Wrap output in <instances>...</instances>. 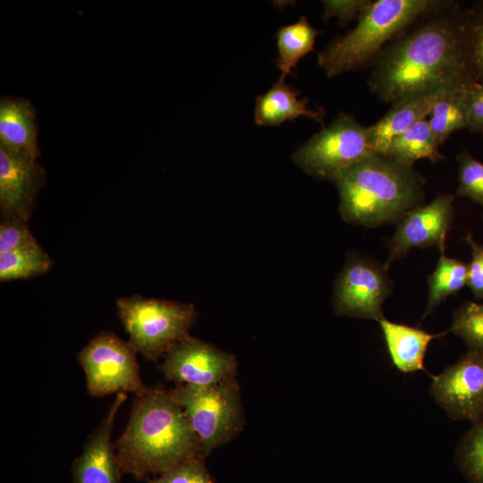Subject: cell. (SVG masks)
Wrapping results in <instances>:
<instances>
[{
  "instance_id": "cell-1",
  "label": "cell",
  "mask_w": 483,
  "mask_h": 483,
  "mask_svg": "<svg viewBox=\"0 0 483 483\" xmlns=\"http://www.w3.org/2000/svg\"><path fill=\"white\" fill-rule=\"evenodd\" d=\"M471 18L442 3L429 19L376 58L369 85L384 102L451 91L475 81L470 65Z\"/></svg>"
},
{
  "instance_id": "cell-2",
  "label": "cell",
  "mask_w": 483,
  "mask_h": 483,
  "mask_svg": "<svg viewBox=\"0 0 483 483\" xmlns=\"http://www.w3.org/2000/svg\"><path fill=\"white\" fill-rule=\"evenodd\" d=\"M114 446L121 474L139 480L203 457L183 409L160 387L135 395L128 424Z\"/></svg>"
},
{
  "instance_id": "cell-3",
  "label": "cell",
  "mask_w": 483,
  "mask_h": 483,
  "mask_svg": "<svg viewBox=\"0 0 483 483\" xmlns=\"http://www.w3.org/2000/svg\"><path fill=\"white\" fill-rule=\"evenodd\" d=\"M342 218L368 227L400 220L423 199L424 181L412 166L372 153L332 181Z\"/></svg>"
},
{
  "instance_id": "cell-4",
  "label": "cell",
  "mask_w": 483,
  "mask_h": 483,
  "mask_svg": "<svg viewBox=\"0 0 483 483\" xmlns=\"http://www.w3.org/2000/svg\"><path fill=\"white\" fill-rule=\"evenodd\" d=\"M441 2L430 0H377L345 35L333 39L318 55L328 77L359 69L380 54L386 43Z\"/></svg>"
},
{
  "instance_id": "cell-5",
  "label": "cell",
  "mask_w": 483,
  "mask_h": 483,
  "mask_svg": "<svg viewBox=\"0 0 483 483\" xmlns=\"http://www.w3.org/2000/svg\"><path fill=\"white\" fill-rule=\"evenodd\" d=\"M168 393L186 413L204 458L229 443L243 428L244 412L235 377L209 386L178 385Z\"/></svg>"
},
{
  "instance_id": "cell-6",
  "label": "cell",
  "mask_w": 483,
  "mask_h": 483,
  "mask_svg": "<svg viewBox=\"0 0 483 483\" xmlns=\"http://www.w3.org/2000/svg\"><path fill=\"white\" fill-rule=\"evenodd\" d=\"M118 315L129 343L146 360H157L189 335L197 319L193 304L141 296L120 298Z\"/></svg>"
},
{
  "instance_id": "cell-7",
  "label": "cell",
  "mask_w": 483,
  "mask_h": 483,
  "mask_svg": "<svg viewBox=\"0 0 483 483\" xmlns=\"http://www.w3.org/2000/svg\"><path fill=\"white\" fill-rule=\"evenodd\" d=\"M375 153L369 144L368 126L341 113L314 134L292 155V161L306 174L333 179L346 168Z\"/></svg>"
},
{
  "instance_id": "cell-8",
  "label": "cell",
  "mask_w": 483,
  "mask_h": 483,
  "mask_svg": "<svg viewBox=\"0 0 483 483\" xmlns=\"http://www.w3.org/2000/svg\"><path fill=\"white\" fill-rule=\"evenodd\" d=\"M137 352L114 333L101 332L79 352L87 388L93 396L131 392L143 394L149 388L141 380Z\"/></svg>"
},
{
  "instance_id": "cell-9",
  "label": "cell",
  "mask_w": 483,
  "mask_h": 483,
  "mask_svg": "<svg viewBox=\"0 0 483 483\" xmlns=\"http://www.w3.org/2000/svg\"><path fill=\"white\" fill-rule=\"evenodd\" d=\"M386 266L352 258L339 274L333 296L338 316L374 319L384 318L382 304L391 292Z\"/></svg>"
},
{
  "instance_id": "cell-10",
  "label": "cell",
  "mask_w": 483,
  "mask_h": 483,
  "mask_svg": "<svg viewBox=\"0 0 483 483\" xmlns=\"http://www.w3.org/2000/svg\"><path fill=\"white\" fill-rule=\"evenodd\" d=\"M234 355L190 335L164 356L161 371L178 385L209 386L235 377Z\"/></svg>"
},
{
  "instance_id": "cell-11",
  "label": "cell",
  "mask_w": 483,
  "mask_h": 483,
  "mask_svg": "<svg viewBox=\"0 0 483 483\" xmlns=\"http://www.w3.org/2000/svg\"><path fill=\"white\" fill-rule=\"evenodd\" d=\"M430 394L454 419L472 424L483 419V355L469 350L433 377Z\"/></svg>"
},
{
  "instance_id": "cell-12",
  "label": "cell",
  "mask_w": 483,
  "mask_h": 483,
  "mask_svg": "<svg viewBox=\"0 0 483 483\" xmlns=\"http://www.w3.org/2000/svg\"><path fill=\"white\" fill-rule=\"evenodd\" d=\"M453 199L451 194H440L428 204L412 208L399 220L390 241L386 268L412 249L436 246L444 252L453 223Z\"/></svg>"
},
{
  "instance_id": "cell-13",
  "label": "cell",
  "mask_w": 483,
  "mask_h": 483,
  "mask_svg": "<svg viewBox=\"0 0 483 483\" xmlns=\"http://www.w3.org/2000/svg\"><path fill=\"white\" fill-rule=\"evenodd\" d=\"M45 172L37 159L0 147V208L4 218L27 221Z\"/></svg>"
},
{
  "instance_id": "cell-14",
  "label": "cell",
  "mask_w": 483,
  "mask_h": 483,
  "mask_svg": "<svg viewBox=\"0 0 483 483\" xmlns=\"http://www.w3.org/2000/svg\"><path fill=\"white\" fill-rule=\"evenodd\" d=\"M127 395L116 394L107 413L89 436L72 466V483H122L111 434L114 418Z\"/></svg>"
},
{
  "instance_id": "cell-15",
  "label": "cell",
  "mask_w": 483,
  "mask_h": 483,
  "mask_svg": "<svg viewBox=\"0 0 483 483\" xmlns=\"http://www.w3.org/2000/svg\"><path fill=\"white\" fill-rule=\"evenodd\" d=\"M0 147L29 158L39 157L36 111L28 99L1 98Z\"/></svg>"
},
{
  "instance_id": "cell-16",
  "label": "cell",
  "mask_w": 483,
  "mask_h": 483,
  "mask_svg": "<svg viewBox=\"0 0 483 483\" xmlns=\"http://www.w3.org/2000/svg\"><path fill=\"white\" fill-rule=\"evenodd\" d=\"M446 92L409 97L394 103L380 120L368 126L372 150L384 155L392 140L416 123L426 119L436 102Z\"/></svg>"
},
{
  "instance_id": "cell-17",
  "label": "cell",
  "mask_w": 483,
  "mask_h": 483,
  "mask_svg": "<svg viewBox=\"0 0 483 483\" xmlns=\"http://www.w3.org/2000/svg\"><path fill=\"white\" fill-rule=\"evenodd\" d=\"M393 365L401 372L427 371L424 359L430 342L445 333L430 334L419 327L394 323L383 318L379 321Z\"/></svg>"
},
{
  "instance_id": "cell-18",
  "label": "cell",
  "mask_w": 483,
  "mask_h": 483,
  "mask_svg": "<svg viewBox=\"0 0 483 483\" xmlns=\"http://www.w3.org/2000/svg\"><path fill=\"white\" fill-rule=\"evenodd\" d=\"M300 92L279 80L256 98L254 122L259 126H278L284 122L307 116L323 123L325 111L308 108V98L299 97Z\"/></svg>"
},
{
  "instance_id": "cell-19",
  "label": "cell",
  "mask_w": 483,
  "mask_h": 483,
  "mask_svg": "<svg viewBox=\"0 0 483 483\" xmlns=\"http://www.w3.org/2000/svg\"><path fill=\"white\" fill-rule=\"evenodd\" d=\"M438 148L426 118L394 138L384 156L412 166L413 163L423 158L433 163L442 160L444 156Z\"/></svg>"
},
{
  "instance_id": "cell-20",
  "label": "cell",
  "mask_w": 483,
  "mask_h": 483,
  "mask_svg": "<svg viewBox=\"0 0 483 483\" xmlns=\"http://www.w3.org/2000/svg\"><path fill=\"white\" fill-rule=\"evenodd\" d=\"M318 33L305 16L278 29L275 34L278 48L276 66L282 72L280 78L285 79L299 61L313 50Z\"/></svg>"
},
{
  "instance_id": "cell-21",
  "label": "cell",
  "mask_w": 483,
  "mask_h": 483,
  "mask_svg": "<svg viewBox=\"0 0 483 483\" xmlns=\"http://www.w3.org/2000/svg\"><path fill=\"white\" fill-rule=\"evenodd\" d=\"M467 87L446 92L431 109L428 122L439 146L453 132L468 127Z\"/></svg>"
},
{
  "instance_id": "cell-22",
  "label": "cell",
  "mask_w": 483,
  "mask_h": 483,
  "mask_svg": "<svg viewBox=\"0 0 483 483\" xmlns=\"http://www.w3.org/2000/svg\"><path fill=\"white\" fill-rule=\"evenodd\" d=\"M467 285V265L448 258L444 252L433 273L428 277V296L422 318L428 316L448 296L456 294Z\"/></svg>"
},
{
  "instance_id": "cell-23",
  "label": "cell",
  "mask_w": 483,
  "mask_h": 483,
  "mask_svg": "<svg viewBox=\"0 0 483 483\" xmlns=\"http://www.w3.org/2000/svg\"><path fill=\"white\" fill-rule=\"evenodd\" d=\"M52 260L41 247L0 253V280L24 279L47 272Z\"/></svg>"
},
{
  "instance_id": "cell-24",
  "label": "cell",
  "mask_w": 483,
  "mask_h": 483,
  "mask_svg": "<svg viewBox=\"0 0 483 483\" xmlns=\"http://www.w3.org/2000/svg\"><path fill=\"white\" fill-rule=\"evenodd\" d=\"M451 331L463 340L469 350L483 355V304H462L453 315Z\"/></svg>"
},
{
  "instance_id": "cell-25",
  "label": "cell",
  "mask_w": 483,
  "mask_h": 483,
  "mask_svg": "<svg viewBox=\"0 0 483 483\" xmlns=\"http://www.w3.org/2000/svg\"><path fill=\"white\" fill-rule=\"evenodd\" d=\"M456 456L471 483H483V419L473 423L462 436Z\"/></svg>"
},
{
  "instance_id": "cell-26",
  "label": "cell",
  "mask_w": 483,
  "mask_h": 483,
  "mask_svg": "<svg viewBox=\"0 0 483 483\" xmlns=\"http://www.w3.org/2000/svg\"><path fill=\"white\" fill-rule=\"evenodd\" d=\"M457 194L483 206V163L467 152L458 157Z\"/></svg>"
},
{
  "instance_id": "cell-27",
  "label": "cell",
  "mask_w": 483,
  "mask_h": 483,
  "mask_svg": "<svg viewBox=\"0 0 483 483\" xmlns=\"http://www.w3.org/2000/svg\"><path fill=\"white\" fill-rule=\"evenodd\" d=\"M204 460L202 456L188 459L160 475L148 479L147 483H215Z\"/></svg>"
},
{
  "instance_id": "cell-28",
  "label": "cell",
  "mask_w": 483,
  "mask_h": 483,
  "mask_svg": "<svg viewBox=\"0 0 483 483\" xmlns=\"http://www.w3.org/2000/svg\"><path fill=\"white\" fill-rule=\"evenodd\" d=\"M38 247L40 245L25 221L19 218H4L0 225V253Z\"/></svg>"
},
{
  "instance_id": "cell-29",
  "label": "cell",
  "mask_w": 483,
  "mask_h": 483,
  "mask_svg": "<svg viewBox=\"0 0 483 483\" xmlns=\"http://www.w3.org/2000/svg\"><path fill=\"white\" fill-rule=\"evenodd\" d=\"M373 1L371 0H327L323 1V18L329 20L335 17L340 24L345 25L360 17L367 11Z\"/></svg>"
},
{
  "instance_id": "cell-30",
  "label": "cell",
  "mask_w": 483,
  "mask_h": 483,
  "mask_svg": "<svg viewBox=\"0 0 483 483\" xmlns=\"http://www.w3.org/2000/svg\"><path fill=\"white\" fill-rule=\"evenodd\" d=\"M465 241L471 250V260L467 265V285L478 299L483 300V244L469 233Z\"/></svg>"
},
{
  "instance_id": "cell-31",
  "label": "cell",
  "mask_w": 483,
  "mask_h": 483,
  "mask_svg": "<svg viewBox=\"0 0 483 483\" xmlns=\"http://www.w3.org/2000/svg\"><path fill=\"white\" fill-rule=\"evenodd\" d=\"M468 128L483 134V81H473L466 89Z\"/></svg>"
},
{
  "instance_id": "cell-32",
  "label": "cell",
  "mask_w": 483,
  "mask_h": 483,
  "mask_svg": "<svg viewBox=\"0 0 483 483\" xmlns=\"http://www.w3.org/2000/svg\"><path fill=\"white\" fill-rule=\"evenodd\" d=\"M470 65L475 81H483V16L470 24Z\"/></svg>"
}]
</instances>
